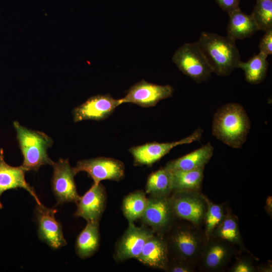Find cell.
Returning a JSON list of instances; mask_svg holds the SVG:
<instances>
[{"instance_id":"1","label":"cell","mask_w":272,"mask_h":272,"mask_svg":"<svg viewBox=\"0 0 272 272\" xmlns=\"http://www.w3.org/2000/svg\"><path fill=\"white\" fill-rule=\"evenodd\" d=\"M250 121L243 106L230 103L217 110L213 117L212 132L228 146L241 148L250 129Z\"/></svg>"},{"instance_id":"2","label":"cell","mask_w":272,"mask_h":272,"mask_svg":"<svg viewBox=\"0 0 272 272\" xmlns=\"http://www.w3.org/2000/svg\"><path fill=\"white\" fill-rule=\"evenodd\" d=\"M164 238L169 257L184 259L197 266L200 251L207 240L202 227L177 218Z\"/></svg>"},{"instance_id":"3","label":"cell","mask_w":272,"mask_h":272,"mask_svg":"<svg viewBox=\"0 0 272 272\" xmlns=\"http://www.w3.org/2000/svg\"><path fill=\"white\" fill-rule=\"evenodd\" d=\"M211 67L220 76L231 74L241 61L235 41L228 37L203 32L196 42Z\"/></svg>"},{"instance_id":"4","label":"cell","mask_w":272,"mask_h":272,"mask_svg":"<svg viewBox=\"0 0 272 272\" xmlns=\"http://www.w3.org/2000/svg\"><path fill=\"white\" fill-rule=\"evenodd\" d=\"M13 125L17 132V139L24 157L21 166L26 171H38L43 165L52 166L47 150L51 147L52 139L46 133L29 129L15 121Z\"/></svg>"},{"instance_id":"5","label":"cell","mask_w":272,"mask_h":272,"mask_svg":"<svg viewBox=\"0 0 272 272\" xmlns=\"http://www.w3.org/2000/svg\"><path fill=\"white\" fill-rule=\"evenodd\" d=\"M241 252L235 246L217 237L211 236L203 245L197 266L201 271L219 272L226 268L232 258Z\"/></svg>"},{"instance_id":"6","label":"cell","mask_w":272,"mask_h":272,"mask_svg":"<svg viewBox=\"0 0 272 272\" xmlns=\"http://www.w3.org/2000/svg\"><path fill=\"white\" fill-rule=\"evenodd\" d=\"M170 198L177 218L202 227L207 209V197L200 190L173 192Z\"/></svg>"},{"instance_id":"7","label":"cell","mask_w":272,"mask_h":272,"mask_svg":"<svg viewBox=\"0 0 272 272\" xmlns=\"http://www.w3.org/2000/svg\"><path fill=\"white\" fill-rule=\"evenodd\" d=\"M172 60L181 72L198 83L208 80L213 73L196 42L184 43L175 51Z\"/></svg>"},{"instance_id":"8","label":"cell","mask_w":272,"mask_h":272,"mask_svg":"<svg viewBox=\"0 0 272 272\" xmlns=\"http://www.w3.org/2000/svg\"><path fill=\"white\" fill-rule=\"evenodd\" d=\"M140 219L155 234L164 236L177 219L170 196L150 195L146 209Z\"/></svg>"},{"instance_id":"9","label":"cell","mask_w":272,"mask_h":272,"mask_svg":"<svg viewBox=\"0 0 272 272\" xmlns=\"http://www.w3.org/2000/svg\"><path fill=\"white\" fill-rule=\"evenodd\" d=\"M51 186L57 205L66 202L77 203L80 196L77 190L74 177L78 173L72 167L67 159L60 158L53 162Z\"/></svg>"},{"instance_id":"10","label":"cell","mask_w":272,"mask_h":272,"mask_svg":"<svg viewBox=\"0 0 272 272\" xmlns=\"http://www.w3.org/2000/svg\"><path fill=\"white\" fill-rule=\"evenodd\" d=\"M202 132L203 130L198 128L188 137L178 141L171 143H147L131 148L129 152L133 157L135 165L151 166L169 153L175 147L199 141Z\"/></svg>"},{"instance_id":"11","label":"cell","mask_w":272,"mask_h":272,"mask_svg":"<svg viewBox=\"0 0 272 272\" xmlns=\"http://www.w3.org/2000/svg\"><path fill=\"white\" fill-rule=\"evenodd\" d=\"M75 168L77 173L87 172L95 184L103 180L119 181L124 174L123 163L111 158L98 157L79 161Z\"/></svg>"},{"instance_id":"12","label":"cell","mask_w":272,"mask_h":272,"mask_svg":"<svg viewBox=\"0 0 272 272\" xmlns=\"http://www.w3.org/2000/svg\"><path fill=\"white\" fill-rule=\"evenodd\" d=\"M56 212V210L45 207L41 202L37 203L35 211L39 239L55 250L67 244L62 226L54 216Z\"/></svg>"},{"instance_id":"13","label":"cell","mask_w":272,"mask_h":272,"mask_svg":"<svg viewBox=\"0 0 272 272\" xmlns=\"http://www.w3.org/2000/svg\"><path fill=\"white\" fill-rule=\"evenodd\" d=\"M174 92L169 85H159L142 80L128 89L124 97L120 99L122 103H131L142 107L155 106L164 99L170 97Z\"/></svg>"},{"instance_id":"14","label":"cell","mask_w":272,"mask_h":272,"mask_svg":"<svg viewBox=\"0 0 272 272\" xmlns=\"http://www.w3.org/2000/svg\"><path fill=\"white\" fill-rule=\"evenodd\" d=\"M155 233L150 228L137 227L128 223V227L117 243L115 258L119 261L137 258L147 241Z\"/></svg>"},{"instance_id":"15","label":"cell","mask_w":272,"mask_h":272,"mask_svg":"<svg viewBox=\"0 0 272 272\" xmlns=\"http://www.w3.org/2000/svg\"><path fill=\"white\" fill-rule=\"evenodd\" d=\"M121 104L120 99H114L109 94L92 96L74 109V120L77 122L84 120H104Z\"/></svg>"},{"instance_id":"16","label":"cell","mask_w":272,"mask_h":272,"mask_svg":"<svg viewBox=\"0 0 272 272\" xmlns=\"http://www.w3.org/2000/svg\"><path fill=\"white\" fill-rule=\"evenodd\" d=\"M106 193L100 183L94 184L76 203L75 216L85 219L87 222H99L105 210Z\"/></svg>"},{"instance_id":"17","label":"cell","mask_w":272,"mask_h":272,"mask_svg":"<svg viewBox=\"0 0 272 272\" xmlns=\"http://www.w3.org/2000/svg\"><path fill=\"white\" fill-rule=\"evenodd\" d=\"M26 172L21 166L14 167L8 164L4 159L3 149L0 150V209L3 207L1 197L4 192L19 188L27 190L35 199L37 203L41 202L34 188L25 180Z\"/></svg>"},{"instance_id":"18","label":"cell","mask_w":272,"mask_h":272,"mask_svg":"<svg viewBox=\"0 0 272 272\" xmlns=\"http://www.w3.org/2000/svg\"><path fill=\"white\" fill-rule=\"evenodd\" d=\"M137 259L147 266L166 271L169 253L164 236L155 234L145 243Z\"/></svg>"},{"instance_id":"19","label":"cell","mask_w":272,"mask_h":272,"mask_svg":"<svg viewBox=\"0 0 272 272\" xmlns=\"http://www.w3.org/2000/svg\"><path fill=\"white\" fill-rule=\"evenodd\" d=\"M214 148L208 142L205 145L182 157L168 162L165 166L171 171H188L205 168L214 153Z\"/></svg>"},{"instance_id":"20","label":"cell","mask_w":272,"mask_h":272,"mask_svg":"<svg viewBox=\"0 0 272 272\" xmlns=\"http://www.w3.org/2000/svg\"><path fill=\"white\" fill-rule=\"evenodd\" d=\"M212 236L227 241L236 247L241 252L249 253L244 244L239 230L238 218L228 208L226 209L224 219L214 230Z\"/></svg>"},{"instance_id":"21","label":"cell","mask_w":272,"mask_h":272,"mask_svg":"<svg viewBox=\"0 0 272 272\" xmlns=\"http://www.w3.org/2000/svg\"><path fill=\"white\" fill-rule=\"evenodd\" d=\"M229 20L227 30V37L236 41L250 37L258 31L250 15L243 12L240 8L229 13Z\"/></svg>"},{"instance_id":"22","label":"cell","mask_w":272,"mask_h":272,"mask_svg":"<svg viewBox=\"0 0 272 272\" xmlns=\"http://www.w3.org/2000/svg\"><path fill=\"white\" fill-rule=\"evenodd\" d=\"M100 240L99 222H87L77 237L75 244L77 254L82 259L92 256L99 248Z\"/></svg>"},{"instance_id":"23","label":"cell","mask_w":272,"mask_h":272,"mask_svg":"<svg viewBox=\"0 0 272 272\" xmlns=\"http://www.w3.org/2000/svg\"><path fill=\"white\" fill-rule=\"evenodd\" d=\"M146 192L150 196H169L172 193V172L165 166L148 177Z\"/></svg>"},{"instance_id":"24","label":"cell","mask_w":272,"mask_h":272,"mask_svg":"<svg viewBox=\"0 0 272 272\" xmlns=\"http://www.w3.org/2000/svg\"><path fill=\"white\" fill-rule=\"evenodd\" d=\"M267 57V55L259 52L246 62L240 61L238 68L244 71L247 82L257 84L265 79L268 66Z\"/></svg>"},{"instance_id":"25","label":"cell","mask_w":272,"mask_h":272,"mask_svg":"<svg viewBox=\"0 0 272 272\" xmlns=\"http://www.w3.org/2000/svg\"><path fill=\"white\" fill-rule=\"evenodd\" d=\"M205 168L172 172V192L183 190H200Z\"/></svg>"},{"instance_id":"26","label":"cell","mask_w":272,"mask_h":272,"mask_svg":"<svg viewBox=\"0 0 272 272\" xmlns=\"http://www.w3.org/2000/svg\"><path fill=\"white\" fill-rule=\"evenodd\" d=\"M148 198L141 190L126 195L123 200L122 210L128 223H133L143 216L147 206Z\"/></svg>"},{"instance_id":"27","label":"cell","mask_w":272,"mask_h":272,"mask_svg":"<svg viewBox=\"0 0 272 272\" xmlns=\"http://www.w3.org/2000/svg\"><path fill=\"white\" fill-rule=\"evenodd\" d=\"M207 209L204 217L202 228L207 240L212 235L214 230L221 224L226 214V209L222 204H217L208 197Z\"/></svg>"},{"instance_id":"28","label":"cell","mask_w":272,"mask_h":272,"mask_svg":"<svg viewBox=\"0 0 272 272\" xmlns=\"http://www.w3.org/2000/svg\"><path fill=\"white\" fill-rule=\"evenodd\" d=\"M251 15L258 30L272 29V0H256Z\"/></svg>"},{"instance_id":"29","label":"cell","mask_w":272,"mask_h":272,"mask_svg":"<svg viewBox=\"0 0 272 272\" xmlns=\"http://www.w3.org/2000/svg\"><path fill=\"white\" fill-rule=\"evenodd\" d=\"M196 265L184 259L169 257L166 271L168 272H193Z\"/></svg>"},{"instance_id":"30","label":"cell","mask_w":272,"mask_h":272,"mask_svg":"<svg viewBox=\"0 0 272 272\" xmlns=\"http://www.w3.org/2000/svg\"><path fill=\"white\" fill-rule=\"evenodd\" d=\"M230 272H256L252 259L246 256L237 257L235 262L229 269Z\"/></svg>"},{"instance_id":"31","label":"cell","mask_w":272,"mask_h":272,"mask_svg":"<svg viewBox=\"0 0 272 272\" xmlns=\"http://www.w3.org/2000/svg\"><path fill=\"white\" fill-rule=\"evenodd\" d=\"M259 52L266 55L272 54V29L265 32L259 43Z\"/></svg>"},{"instance_id":"32","label":"cell","mask_w":272,"mask_h":272,"mask_svg":"<svg viewBox=\"0 0 272 272\" xmlns=\"http://www.w3.org/2000/svg\"><path fill=\"white\" fill-rule=\"evenodd\" d=\"M219 6L228 14L239 8L240 0H215Z\"/></svg>"},{"instance_id":"33","label":"cell","mask_w":272,"mask_h":272,"mask_svg":"<svg viewBox=\"0 0 272 272\" xmlns=\"http://www.w3.org/2000/svg\"><path fill=\"white\" fill-rule=\"evenodd\" d=\"M256 271L258 272H271L272 264L271 263L266 264H261L258 266H256Z\"/></svg>"},{"instance_id":"34","label":"cell","mask_w":272,"mask_h":272,"mask_svg":"<svg viewBox=\"0 0 272 272\" xmlns=\"http://www.w3.org/2000/svg\"><path fill=\"white\" fill-rule=\"evenodd\" d=\"M265 210L267 214L271 217L272 215V198L271 196L267 198L265 201Z\"/></svg>"}]
</instances>
